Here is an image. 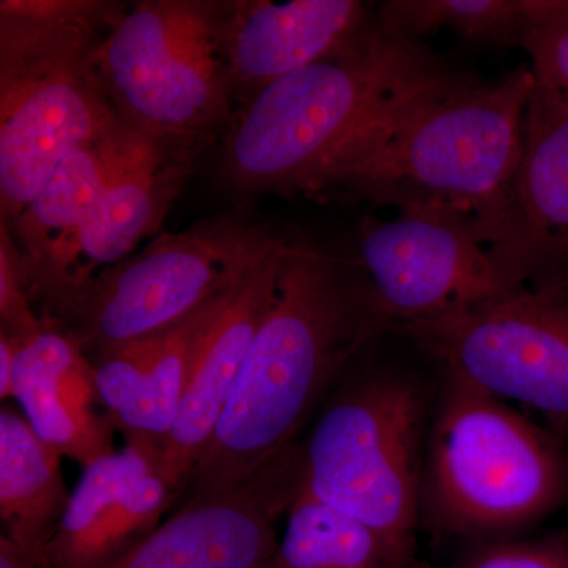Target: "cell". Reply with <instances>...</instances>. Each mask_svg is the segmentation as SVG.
I'll return each mask as SVG.
<instances>
[{"label": "cell", "instance_id": "cell-1", "mask_svg": "<svg viewBox=\"0 0 568 568\" xmlns=\"http://www.w3.org/2000/svg\"><path fill=\"white\" fill-rule=\"evenodd\" d=\"M384 328L364 274L304 235L286 239L274 298L183 491L185 504L241 484L297 443L324 392Z\"/></svg>", "mask_w": 568, "mask_h": 568}, {"label": "cell", "instance_id": "cell-2", "mask_svg": "<svg viewBox=\"0 0 568 568\" xmlns=\"http://www.w3.org/2000/svg\"><path fill=\"white\" fill-rule=\"evenodd\" d=\"M470 77L372 21L338 54L246 100L227 126L220 179L235 192L302 193L355 142Z\"/></svg>", "mask_w": 568, "mask_h": 568}, {"label": "cell", "instance_id": "cell-3", "mask_svg": "<svg viewBox=\"0 0 568 568\" xmlns=\"http://www.w3.org/2000/svg\"><path fill=\"white\" fill-rule=\"evenodd\" d=\"M534 84L530 67L473 74L355 142L302 193L462 213L480 239L517 170Z\"/></svg>", "mask_w": 568, "mask_h": 568}, {"label": "cell", "instance_id": "cell-4", "mask_svg": "<svg viewBox=\"0 0 568 568\" xmlns=\"http://www.w3.org/2000/svg\"><path fill=\"white\" fill-rule=\"evenodd\" d=\"M119 6L0 2V207L13 223L69 153L123 122L97 69Z\"/></svg>", "mask_w": 568, "mask_h": 568}, {"label": "cell", "instance_id": "cell-5", "mask_svg": "<svg viewBox=\"0 0 568 568\" xmlns=\"http://www.w3.org/2000/svg\"><path fill=\"white\" fill-rule=\"evenodd\" d=\"M568 503L566 443L497 396L444 373L426 437L422 523L503 540Z\"/></svg>", "mask_w": 568, "mask_h": 568}, {"label": "cell", "instance_id": "cell-6", "mask_svg": "<svg viewBox=\"0 0 568 568\" xmlns=\"http://www.w3.org/2000/svg\"><path fill=\"white\" fill-rule=\"evenodd\" d=\"M429 407L410 375L381 368L346 384L301 444V485L416 552Z\"/></svg>", "mask_w": 568, "mask_h": 568}, {"label": "cell", "instance_id": "cell-7", "mask_svg": "<svg viewBox=\"0 0 568 568\" xmlns=\"http://www.w3.org/2000/svg\"><path fill=\"white\" fill-rule=\"evenodd\" d=\"M222 3L144 0L119 11L100 41L97 69L123 122L155 140L204 145L230 126Z\"/></svg>", "mask_w": 568, "mask_h": 568}, {"label": "cell", "instance_id": "cell-8", "mask_svg": "<svg viewBox=\"0 0 568 568\" xmlns=\"http://www.w3.org/2000/svg\"><path fill=\"white\" fill-rule=\"evenodd\" d=\"M282 241L239 216L201 220L106 268L48 321L93 361L182 323L226 294Z\"/></svg>", "mask_w": 568, "mask_h": 568}, {"label": "cell", "instance_id": "cell-9", "mask_svg": "<svg viewBox=\"0 0 568 568\" xmlns=\"http://www.w3.org/2000/svg\"><path fill=\"white\" fill-rule=\"evenodd\" d=\"M396 331L432 354L444 373L532 407L568 444V268Z\"/></svg>", "mask_w": 568, "mask_h": 568}, {"label": "cell", "instance_id": "cell-10", "mask_svg": "<svg viewBox=\"0 0 568 568\" xmlns=\"http://www.w3.org/2000/svg\"><path fill=\"white\" fill-rule=\"evenodd\" d=\"M358 264L387 327L440 320L506 293L473 224L444 209L365 219Z\"/></svg>", "mask_w": 568, "mask_h": 568}, {"label": "cell", "instance_id": "cell-11", "mask_svg": "<svg viewBox=\"0 0 568 568\" xmlns=\"http://www.w3.org/2000/svg\"><path fill=\"white\" fill-rule=\"evenodd\" d=\"M504 290L568 268V103L536 80L521 153L480 233Z\"/></svg>", "mask_w": 568, "mask_h": 568}, {"label": "cell", "instance_id": "cell-12", "mask_svg": "<svg viewBox=\"0 0 568 568\" xmlns=\"http://www.w3.org/2000/svg\"><path fill=\"white\" fill-rule=\"evenodd\" d=\"M301 488V446L283 448L241 484L183 504L151 536L104 568H261L276 521Z\"/></svg>", "mask_w": 568, "mask_h": 568}, {"label": "cell", "instance_id": "cell-13", "mask_svg": "<svg viewBox=\"0 0 568 568\" xmlns=\"http://www.w3.org/2000/svg\"><path fill=\"white\" fill-rule=\"evenodd\" d=\"M175 491L155 448L125 443L84 467L48 545L54 568H104L162 525Z\"/></svg>", "mask_w": 568, "mask_h": 568}, {"label": "cell", "instance_id": "cell-14", "mask_svg": "<svg viewBox=\"0 0 568 568\" xmlns=\"http://www.w3.org/2000/svg\"><path fill=\"white\" fill-rule=\"evenodd\" d=\"M357 0H241L222 3L220 50L234 99L323 62L372 24Z\"/></svg>", "mask_w": 568, "mask_h": 568}, {"label": "cell", "instance_id": "cell-15", "mask_svg": "<svg viewBox=\"0 0 568 568\" xmlns=\"http://www.w3.org/2000/svg\"><path fill=\"white\" fill-rule=\"evenodd\" d=\"M284 242L286 237L234 284L193 355L178 417L160 450V469L178 496L185 491L211 443L250 345L272 304Z\"/></svg>", "mask_w": 568, "mask_h": 568}, {"label": "cell", "instance_id": "cell-16", "mask_svg": "<svg viewBox=\"0 0 568 568\" xmlns=\"http://www.w3.org/2000/svg\"><path fill=\"white\" fill-rule=\"evenodd\" d=\"M203 148L155 140L118 175L71 246L44 320H51L97 275L121 264L145 239L162 230Z\"/></svg>", "mask_w": 568, "mask_h": 568}, {"label": "cell", "instance_id": "cell-17", "mask_svg": "<svg viewBox=\"0 0 568 568\" xmlns=\"http://www.w3.org/2000/svg\"><path fill=\"white\" fill-rule=\"evenodd\" d=\"M155 138L122 122L99 140L69 153L31 203L9 224L24 257L33 304L47 310L82 226L118 175Z\"/></svg>", "mask_w": 568, "mask_h": 568}, {"label": "cell", "instance_id": "cell-18", "mask_svg": "<svg viewBox=\"0 0 568 568\" xmlns=\"http://www.w3.org/2000/svg\"><path fill=\"white\" fill-rule=\"evenodd\" d=\"M13 399L33 433L82 469L115 452V428L95 407V366L58 324L18 342Z\"/></svg>", "mask_w": 568, "mask_h": 568}, {"label": "cell", "instance_id": "cell-19", "mask_svg": "<svg viewBox=\"0 0 568 568\" xmlns=\"http://www.w3.org/2000/svg\"><path fill=\"white\" fill-rule=\"evenodd\" d=\"M231 290L182 323L93 358L100 406L125 443L160 455L178 417L193 355Z\"/></svg>", "mask_w": 568, "mask_h": 568}, {"label": "cell", "instance_id": "cell-20", "mask_svg": "<svg viewBox=\"0 0 568 568\" xmlns=\"http://www.w3.org/2000/svg\"><path fill=\"white\" fill-rule=\"evenodd\" d=\"M61 455L33 433L11 407L0 413V519L11 540L47 552L71 493Z\"/></svg>", "mask_w": 568, "mask_h": 568}, {"label": "cell", "instance_id": "cell-21", "mask_svg": "<svg viewBox=\"0 0 568 568\" xmlns=\"http://www.w3.org/2000/svg\"><path fill=\"white\" fill-rule=\"evenodd\" d=\"M286 515L283 537L261 568H422L416 552L321 503L302 485Z\"/></svg>", "mask_w": 568, "mask_h": 568}, {"label": "cell", "instance_id": "cell-22", "mask_svg": "<svg viewBox=\"0 0 568 568\" xmlns=\"http://www.w3.org/2000/svg\"><path fill=\"white\" fill-rule=\"evenodd\" d=\"M544 0H388L373 21L381 31L410 40L448 29L474 44L521 47Z\"/></svg>", "mask_w": 568, "mask_h": 568}, {"label": "cell", "instance_id": "cell-23", "mask_svg": "<svg viewBox=\"0 0 568 568\" xmlns=\"http://www.w3.org/2000/svg\"><path fill=\"white\" fill-rule=\"evenodd\" d=\"M47 324L33 310L24 257L9 223H0V332L22 342Z\"/></svg>", "mask_w": 568, "mask_h": 568}, {"label": "cell", "instance_id": "cell-24", "mask_svg": "<svg viewBox=\"0 0 568 568\" xmlns=\"http://www.w3.org/2000/svg\"><path fill=\"white\" fill-rule=\"evenodd\" d=\"M521 48L529 54L536 80L555 89L568 103V0H544Z\"/></svg>", "mask_w": 568, "mask_h": 568}, {"label": "cell", "instance_id": "cell-25", "mask_svg": "<svg viewBox=\"0 0 568 568\" xmlns=\"http://www.w3.org/2000/svg\"><path fill=\"white\" fill-rule=\"evenodd\" d=\"M457 568H568V537L476 541Z\"/></svg>", "mask_w": 568, "mask_h": 568}, {"label": "cell", "instance_id": "cell-26", "mask_svg": "<svg viewBox=\"0 0 568 568\" xmlns=\"http://www.w3.org/2000/svg\"><path fill=\"white\" fill-rule=\"evenodd\" d=\"M0 568H54L47 552L32 551L9 536L0 537Z\"/></svg>", "mask_w": 568, "mask_h": 568}, {"label": "cell", "instance_id": "cell-27", "mask_svg": "<svg viewBox=\"0 0 568 568\" xmlns=\"http://www.w3.org/2000/svg\"><path fill=\"white\" fill-rule=\"evenodd\" d=\"M18 342L0 332V398H13L14 358H17Z\"/></svg>", "mask_w": 568, "mask_h": 568}]
</instances>
